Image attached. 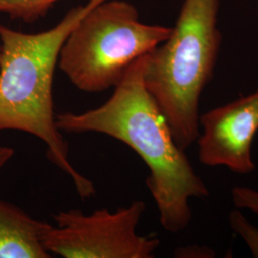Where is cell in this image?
Wrapping results in <instances>:
<instances>
[{
  "label": "cell",
  "instance_id": "cell-1",
  "mask_svg": "<svg viewBox=\"0 0 258 258\" xmlns=\"http://www.w3.org/2000/svg\"><path fill=\"white\" fill-rule=\"evenodd\" d=\"M147 55L129 66L110 98L102 105L82 112L55 116L66 133H102L133 149L146 163V180L163 228L178 233L190 224L189 199L206 197L209 189L190 161L179 148L163 113L148 92L144 73Z\"/></svg>",
  "mask_w": 258,
  "mask_h": 258
},
{
  "label": "cell",
  "instance_id": "cell-2",
  "mask_svg": "<svg viewBox=\"0 0 258 258\" xmlns=\"http://www.w3.org/2000/svg\"><path fill=\"white\" fill-rule=\"evenodd\" d=\"M89 0L70 10L55 27L26 34L0 25V132L17 130L44 142L47 157L70 177L82 198L96 192L92 182L69 161V148L55 121L53 82L69 33L93 7Z\"/></svg>",
  "mask_w": 258,
  "mask_h": 258
},
{
  "label": "cell",
  "instance_id": "cell-3",
  "mask_svg": "<svg viewBox=\"0 0 258 258\" xmlns=\"http://www.w3.org/2000/svg\"><path fill=\"white\" fill-rule=\"evenodd\" d=\"M219 5L220 0H184L170 36L147 55L146 87L183 150L200 134V96L221 44Z\"/></svg>",
  "mask_w": 258,
  "mask_h": 258
},
{
  "label": "cell",
  "instance_id": "cell-4",
  "mask_svg": "<svg viewBox=\"0 0 258 258\" xmlns=\"http://www.w3.org/2000/svg\"><path fill=\"white\" fill-rule=\"evenodd\" d=\"M172 28L140 21L137 9L122 0H104L83 16L60 50L58 67L83 92L115 87L127 68L166 41Z\"/></svg>",
  "mask_w": 258,
  "mask_h": 258
},
{
  "label": "cell",
  "instance_id": "cell-5",
  "mask_svg": "<svg viewBox=\"0 0 258 258\" xmlns=\"http://www.w3.org/2000/svg\"><path fill=\"white\" fill-rule=\"evenodd\" d=\"M146 211L142 200L115 212L107 209L85 214L78 209L54 215L56 226L44 234L47 251L64 258H151L160 247L155 235L137 233Z\"/></svg>",
  "mask_w": 258,
  "mask_h": 258
},
{
  "label": "cell",
  "instance_id": "cell-6",
  "mask_svg": "<svg viewBox=\"0 0 258 258\" xmlns=\"http://www.w3.org/2000/svg\"><path fill=\"white\" fill-rule=\"evenodd\" d=\"M200 162L248 174L255 169L251 147L258 131V90L200 116Z\"/></svg>",
  "mask_w": 258,
  "mask_h": 258
},
{
  "label": "cell",
  "instance_id": "cell-7",
  "mask_svg": "<svg viewBox=\"0 0 258 258\" xmlns=\"http://www.w3.org/2000/svg\"><path fill=\"white\" fill-rule=\"evenodd\" d=\"M51 226L0 200V258L52 257L43 244Z\"/></svg>",
  "mask_w": 258,
  "mask_h": 258
},
{
  "label": "cell",
  "instance_id": "cell-8",
  "mask_svg": "<svg viewBox=\"0 0 258 258\" xmlns=\"http://www.w3.org/2000/svg\"><path fill=\"white\" fill-rule=\"evenodd\" d=\"M58 1L60 0H0V12L12 19L31 23L45 17Z\"/></svg>",
  "mask_w": 258,
  "mask_h": 258
},
{
  "label": "cell",
  "instance_id": "cell-9",
  "mask_svg": "<svg viewBox=\"0 0 258 258\" xmlns=\"http://www.w3.org/2000/svg\"><path fill=\"white\" fill-rule=\"evenodd\" d=\"M229 220L231 229L245 241L253 257L258 258L257 227L253 226L237 209L231 212Z\"/></svg>",
  "mask_w": 258,
  "mask_h": 258
},
{
  "label": "cell",
  "instance_id": "cell-10",
  "mask_svg": "<svg viewBox=\"0 0 258 258\" xmlns=\"http://www.w3.org/2000/svg\"><path fill=\"white\" fill-rule=\"evenodd\" d=\"M232 201L237 209H247L258 215V192L247 186H234Z\"/></svg>",
  "mask_w": 258,
  "mask_h": 258
},
{
  "label": "cell",
  "instance_id": "cell-11",
  "mask_svg": "<svg viewBox=\"0 0 258 258\" xmlns=\"http://www.w3.org/2000/svg\"><path fill=\"white\" fill-rule=\"evenodd\" d=\"M15 155V150L10 147L0 146V168L5 166Z\"/></svg>",
  "mask_w": 258,
  "mask_h": 258
},
{
  "label": "cell",
  "instance_id": "cell-12",
  "mask_svg": "<svg viewBox=\"0 0 258 258\" xmlns=\"http://www.w3.org/2000/svg\"><path fill=\"white\" fill-rule=\"evenodd\" d=\"M0 59H1V46H0Z\"/></svg>",
  "mask_w": 258,
  "mask_h": 258
}]
</instances>
